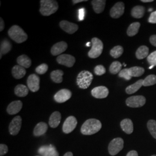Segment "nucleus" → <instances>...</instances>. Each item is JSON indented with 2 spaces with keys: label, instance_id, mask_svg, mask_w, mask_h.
Wrapping results in <instances>:
<instances>
[{
  "label": "nucleus",
  "instance_id": "f257e3e1",
  "mask_svg": "<svg viewBox=\"0 0 156 156\" xmlns=\"http://www.w3.org/2000/svg\"><path fill=\"white\" fill-rule=\"evenodd\" d=\"M102 127L100 121L95 119H90L83 124L81 133L83 135H90L98 133Z\"/></svg>",
  "mask_w": 156,
  "mask_h": 156
},
{
  "label": "nucleus",
  "instance_id": "f03ea898",
  "mask_svg": "<svg viewBox=\"0 0 156 156\" xmlns=\"http://www.w3.org/2000/svg\"><path fill=\"white\" fill-rule=\"evenodd\" d=\"M39 11L45 16H48L56 13L58 9V5L55 0H41Z\"/></svg>",
  "mask_w": 156,
  "mask_h": 156
},
{
  "label": "nucleus",
  "instance_id": "7ed1b4c3",
  "mask_svg": "<svg viewBox=\"0 0 156 156\" xmlns=\"http://www.w3.org/2000/svg\"><path fill=\"white\" fill-rule=\"evenodd\" d=\"M8 35L13 41L17 44L23 43L28 38L27 34L24 31L22 28L17 25H14L9 28Z\"/></svg>",
  "mask_w": 156,
  "mask_h": 156
},
{
  "label": "nucleus",
  "instance_id": "20e7f679",
  "mask_svg": "<svg viewBox=\"0 0 156 156\" xmlns=\"http://www.w3.org/2000/svg\"><path fill=\"white\" fill-rule=\"evenodd\" d=\"M93 75L88 71H82L78 74L76 83L79 88L82 89H87L91 84Z\"/></svg>",
  "mask_w": 156,
  "mask_h": 156
},
{
  "label": "nucleus",
  "instance_id": "39448f33",
  "mask_svg": "<svg viewBox=\"0 0 156 156\" xmlns=\"http://www.w3.org/2000/svg\"><path fill=\"white\" fill-rule=\"evenodd\" d=\"M91 44L92 47L89 51L88 56L90 58H96L101 55L104 48V45L100 39L97 38H93L91 39Z\"/></svg>",
  "mask_w": 156,
  "mask_h": 156
},
{
  "label": "nucleus",
  "instance_id": "423d86ee",
  "mask_svg": "<svg viewBox=\"0 0 156 156\" xmlns=\"http://www.w3.org/2000/svg\"><path fill=\"white\" fill-rule=\"evenodd\" d=\"M124 147V140L121 138H116L112 140L108 146L109 153L111 156H115L122 151Z\"/></svg>",
  "mask_w": 156,
  "mask_h": 156
},
{
  "label": "nucleus",
  "instance_id": "0eeeda50",
  "mask_svg": "<svg viewBox=\"0 0 156 156\" xmlns=\"http://www.w3.org/2000/svg\"><path fill=\"white\" fill-rule=\"evenodd\" d=\"M146 98L142 95L131 96L126 100V105L131 108H140L146 103Z\"/></svg>",
  "mask_w": 156,
  "mask_h": 156
},
{
  "label": "nucleus",
  "instance_id": "6e6552de",
  "mask_svg": "<svg viewBox=\"0 0 156 156\" xmlns=\"http://www.w3.org/2000/svg\"><path fill=\"white\" fill-rule=\"evenodd\" d=\"M77 120L74 116H69L64 122L62 126V131L66 134H69L74 130L77 125Z\"/></svg>",
  "mask_w": 156,
  "mask_h": 156
},
{
  "label": "nucleus",
  "instance_id": "1a4fd4ad",
  "mask_svg": "<svg viewBox=\"0 0 156 156\" xmlns=\"http://www.w3.org/2000/svg\"><path fill=\"white\" fill-rule=\"evenodd\" d=\"M22 127V118L17 116L13 119L9 126V133L12 135H16L19 133Z\"/></svg>",
  "mask_w": 156,
  "mask_h": 156
},
{
  "label": "nucleus",
  "instance_id": "9d476101",
  "mask_svg": "<svg viewBox=\"0 0 156 156\" xmlns=\"http://www.w3.org/2000/svg\"><path fill=\"white\" fill-rule=\"evenodd\" d=\"M28 88L32 92H37L40 88V79L35 74H31L28 76L27 81Z\"/></svg>",
  "mask_w": 156,
  "mask_h": 156
},
{
  "label": "nucleus",
  "instance_id": "9b49d317",
  "mask_svg": "<svg viewBox=\"0 0 156 156\" xmlns=\"http://www.w3.org/2000/svg\"><path fill=\"white\" fill-rule=\"evenodd\" d=\"M57 62L67 67H73L75 62V58L70 55H61L57 58Z\"/></svg>",
  "mask_w": 156,
  "mask_h": 156
},
{
  "label": "nucleus",
  "instance_id": "f8f14e48",
  "mask_svg": "<svg viewBox=\"0 0 156 156\" xmlns=\"http://www.w3.org/2000/svg\"><path fill=\"white\" fill-rule=\"evenodd\" d=\"M72 96V93L68 89H62L58 91L54 96V99L57 102L63 103L69 100Z\"/></svg>",
  "mask_w": 156,
  "mask_h": 156
},
{
  "label": "nucleus",
  "instance_id": "ddd939ff",
  "mask_svg": "<svg viewBox=\"0 0 156 156\" xmlns=\"http://www.w3.org/2000/svg\"><path fill=\"white\" fill-rule=\"evenodd\" d=\"M124 4L122 2H117L110 11V15L112 18L118 19L122 16L124 12Z\"/></svg>",
  "mask_w": 156,
  "mask_h": 156
},
{
  "label": "nucleus",
  "instance_id": "4468645a",
  "mask_svg": "<svg viewBox=\"0 0 156 156\" xmlns=\"http://www.w3.org/2000/svg\"><path fill=\"white\" fill-rule=\"evenodd\" d=\"M38 153L41 156H59L56 147L51 145L41 146L38 150Z\"/></svg>",
  "mask_w": 156,
  "mask_h": 156
},
{
  "label": "nucleus",
  "instance_id": "2eb2a0df",
  "mask_svg": "<svg viewBox=\"0 0 156 156\" xmlns=\"http://www.w3.org/2000/svg\"><path fill=\"white\" fill-rule=\"evenodd\" d=\"M60 26L62 30L69 34L75 33L79 28L78 25L67 20H62L60 23Z\"/></svg>",
  "mask_w": 156,
  "mask_h": 156
},
{
  "label": "nucleus",
  "instance_id": "dca6fc26",
  "mask_svg": "<svg viewBox=\"0 0 156 156\" xmlns=\"http://www.w3.org/2000/svg\"><path fill=\"white\" fill-rule=\"evenodd\" d=\"M109 94V90L105 86H98L91 90V95L96 98H105Z\"/></svg>",
  "mask_w": 156,
  "mask_h": 156
},
{
  "label": "nucleus",
  "instance_id": "f3484780",
  "mask_svg": "<svg viewBox=\"0 0 156 156\" xmlns=\"http://www.w3.org/2000/svg\"><path fill=\"white\" fill-rule=\"evenodd\" d=\"M67 48L68 45L66 42H59L51 47V53L53 56L60 55L67 50Z\"/></svg>",
  "mask_w": 156,
  "mask_h": 156
},
{
  "label": "nucleus",
  "instance_id": "a211bd4d",
  "mask_svg": "<svg viewBox=\"0 0 156 156\" xmlns=\"http://www.w3.org/2000/svg\"><path fill=\"white\" fill-rule=\"evenodd\" d=\"M22 106L23 103L21 101H15L12 102L7 107L6 111L9 115H15L21 111Z\"/></svg>",
  "mask_w": 156,
  "mask_h": 156
},
{
  "label": "nucleus",
  "instance_id": "6ab92c4d",
  "mask_svg": "<svg viewBox=\"0 0 156 156\" xmlns=\"http://www.w3.org/2000/svg\"><path fill=\"white\" fill-rule=\"evenodd\" d=\"M120 126L123 131L126 134H132L134 131L133 123L129 119H125L123 120L120 123Z\"/></svg>",
  "mask_w": 156,
  "mask_h": 156
},
{
  "label": "nucleus",
  "instance_id": "aec40b11",
  "mask_svg": "<svg viewBox=\"0 0 156 156\" xmlns=\"http://www.w3.org/2000/svg\"><path fill=\"white\" fill-rule=\"evenodd\" d=\"M62 119V115L59 112H53L49 118V124L51 128H56L60 124Z\"/></svg>",
  "mask_w": 156,
  "mask_h": 156
},
{
  "label": "nucleus",
  "instance_id": "412c9836",
  "mask_svg": "<svg viewBox=\"0 0 156 156\" xmlns=\"http://www.w3.org/2000/svg\"><path fill=\"white\" fill-rule=\"evenodd\" d=\"M12 74L13 76L16 79H20L23 78L26 74V68L17 65L13 67L12 69Z\"/></svg>",
  "mask_w": 156,
  "mask_h": 156
},
{
  "label": "nucleus",
  "instance_id": "4be33fe9",
  "mask_svg": "<svg viewBox=\"0 0 156 156\" xmlns=\"http://www.w3.org/2000/svg\"><path fill=\"white\" fill-rule=\"evenodd\" d=\"M106 4L105 0H93L91 1L93 8L96 13H101L104 11Z\"/></svg>",
  "mask_w": 156,
  "mask_h": 156
},
{
  "label": "nucleus",
  "instance_id": "5701e85b",
  "mask_svg": "<svg viewBox=\"0 0 156 156\" xmlns=\"http://www.w3.org/2000/svg\"><path fill=\"white\" fill-rule=\"evenodd\" d=\"M48 124L44 122H40L37 124L34 129V135L36 136H41L46 133L48 130Z\"/></svg>",
  "mask_w": 156,
  "mask_h": 156
},
{
  "label": "nucleus",
  "instance_id": "b1692460",
  "mask_svg": "<svg viewBox=\"0 0 156 156\" xmlns=\"http://www.w3.org/2000/svg\"><path fill=\"white\" fill-rule=\"evenodd\" d=\"M17 62L19 66L24 68H28L31 66V60L30 58L25 55L18 57L17 58Z\"/></svg>",
  "mask_w": 156,
  "mask_h": 156
},
{
  "label": "nucleus",
  "instance_id": "393cba45",
  "mask_svg": "<svg viewBox=\"0 0 156 156\" xmlns=\"http://www.w3.org/2000/svg\"><path fill=\"white\" fill-rule=\"evenodd\" d=\"M12 45L11 42L8 39H4L1 42L0 46V57L1 58L4 55L8 53L11 50Z\"/></svg>",
  "mask_w": 156,
  "mask_h": 156
},
{
  "label": "nucleus",
  "instance_id": "a878e982",
  "mask_svg": "<svg viewBox=\"0 0 156 156\" xmlns=\"http://www.w3.org/2000/svg\"><path fill=\"white\" fill-rule=\"evenodd\" d=\"M143 82H144V80L140 79L133 84H131L128 86L126 89V92L128 94H134L143 86Z\"/></svg>",
  "mask_w": 156,
  "mask_h": 156
},
{
  "label": "nucleus",
  "instance_id": "bb28decb",
  "mask_svg": "<svg viewBox=\"0 0 156 156\" xmlns=\"http://www.w3.org/2000/svg\"><path fill=\"white\" fill-rule=\"evenodd\" d=\"M145 12V8L144 6H135L131 10V15L134 18L140 19L144 16Z\"/></svg>",
  "mask_w": 156,
  "mask_h": 156
},
{
  "label": "nucleus",
  "instance_id": "cd10ccee",
  "mask_svg": "<svg viewBox=\"0 0 156 156\" xmlns=\"http://www.w3.org/2000/svg\"><path fill=\"white\" fill-rule=\"evenodd\" d=\"M28 88L25 85L18 84L15 88V94L17 97H24L28 94Z\"/></svg>",
  "mask_w": 156,
  "mask_h": 156
},
{
  "label": "nucleus",
  "instance_id": "c85d7f7f",
  "mask_svg": "<svg viewBox=\"0 0 156 156\" xmlns=\"http://www.w3.org/2000/svg\"><path fill=\"white\" fill-rule=\"evenodd\" d=\"M64 75V72L60 70L57 69L52 71L50 73V78L52 80L53 82L56 83H60L62 82V76Z\"/></svg>",
  "mask_w": 156,
  "mask_h": 156
},
{
  "label": "nucleus",
  "instance_id": "c756f323",
  "mask_svg": "<svg viewBox=\"0 0 156 156\" xmlns=\"http://www.w3.org/2000/svg\"><path fill=\"white\" fill-rule=\"evenodd\" d=\"M149 49L146 46H141L137 49L136 51V57L138 59L142 60L148 57Z\"/></svg>",
  "mask_w": 156,
  "mask_h": 156
},
{
  "label": "nucleus",
  "instance_id": "7c9ffc66",
  "mask_svg": "<svg viewBox=\"0 0 156 156\" xmlns=\"http://www.w3.org/2000/svg\"><path fill=\"white\" fill-rule=\"evenodd\" d=\"M140 24L139 22H135L130 24L128 27L127 34L129 37H133L136 35L140 30Z\"/></svg>",
  "mask_w": 156,
  "mask_h": 156
},
{
  "label": "nucleus",
  "instance_id": "2f4dec72",
  "mask_svg": "<svg viewBox=\"0 0 156 156\" xmlns=\"http://www.w3.org/2000/svg\"><path fill=\"white\" fill-rule=\"evenodd\" d=\"M128 71L131 77H140L145 73V69L140 67H131L128 68Z\"/></svg>",
  "mask_w": 156,
  "mask_h": 156
},
{
  "label": "nucleus",
  "instance_id": "473e14b6",
  "mask_svg": "<svg viewBox=\"0 0 156 156\" xmlns=\"http://www.w3.org/2000/svg\"><path fill=\"white\" fill-rule=\"evenodd\" d=\"M123 51H124V49L123 47L118 45V46H115L110 51V55L112 57L115 58H117L123 55Z\"/></svg>",
  "mask_w": 156,
  "mask_h": 156
},
{
  "label": "nucleus",
  "instance_id": "72a5a7b5",
  "mask_svg": "<svg viewBox=\"0 0 156 156\" xmlns=\"http://www.w3.org/2000/svg\"><path fill=\"white\" fill-rule=\"evenodd\" d=\"M122 64L119 62H113L109 67V71L112 74H117L121 71Z\"/></svg>",
  "mask_w": 156,
  "mask_h": 156
},
{
  "label": "nucleus",
  "instance_id": "f704fd0d",
  "mask_svg": "<svg viewBox=\"0 0 156 156\" xmlns=\"http://www.w3.org/2000/svg\"><path fill=\"white\" fill-rule=\"evenodd\" d=\"M147 128L151 135L156 140V121L154 120H151L147 122Z\"/></svg>",
  "mask_w": 156,
  "mask_h": 156
},
{
  "label": "nucleus",
  "instance_id": "c9c22d12",
  "mask_svg": "<svg viewBox=\"0 0 156 156\" xmlns=\"http://www.w3.org/2000/svg\"><path fill=\"white\" fill-rule=\"evenodd\" d=\"M156 84V75H150L144 80L143 86H150Z\"/></svg>",
  "mask_w": 156,
  "mask_h": 156
},
{
  "label": "nucleus",
  "instance_id": "e433bc0d",
  "mask_svg": "<svg viewBox=\"0 0 156 156\" xmlns=\"http://www.w3.org/2000/svg\"><path fill=\"white\" fill-rule=\"evenodd\" d=\"M48 66L46 64H42L36 68L35 72L38 74H44L48 71Z\"/></svg>",
  "mask_w": 156,
  "mask_h": 156
},
{
  "label": "nucleus",
  "instance_id": "4c0bfd02",
  "mask_svg": "<svg viewBox=\"0 0 156 156\" xmlns=\"http://www.w3.org/2000/svg\"><path fill=\"white\" fill-rule=\"evenodd\" d=\"M119 77L124 78L127 80H129L132 78L129 73V71L127 68H124L121 70V71L119 73Z\"/></svg>",
  "mask_w": 156,
  "mask_h": 156
},
{
  "label": "nucleus",
  "instance_id": "58836bf2",
  "mask_svg": "<svg viewBox=\"0 0 156 156\" xmlns=\"http://www.w3.org/2000/svg\"><path fill=\"white\" fill-rule=\"evenodd\" d=\"M147 62L151 66H156V50L150 54L147 58Z\"/></svg>",
  "mask_w": 156,
  "mask_h": 156
},
{
  "label": "nucleus",
  "instance_id": "ea45409f",
  "mask_svg": "<svg viewBox=\"0 0 156 156\" xmlns=\"http://www.w3.org/2000/svg\"><path fill=\"white\" fill-rule=\"evenodd\" d=\"M106 73V69L102 65H98L95 67L94 73L98 76H101Z\"/></svg>",
  "mask_w": 156,
  "mask_h": 156
},
{
  "label": "nucleus",
  "instance_id": "a19ab883",
  "mask_svg": "<svg viewBox=\"0 0 156 156\" xmlns=\"http://www.w3.org/2000/svg\"><path fill=\"white\" fill-rule=\"evenodd\" d=\"M8 151V146L4 144L0 145V156H4L7 153Z\"/></svg>",
  "mask_w": 156,
  "mask_h": 156
},
{
  "label": "nucleus",
  "instance_id": "79ce46f5",
  "mask_svg": "<svg viewBox=\"0 0 156 156\" xmlns=\"http://www.w3.org/2000/svg\"><path fill=\"white\" fill-rule=\"evenodd\" d=\"M148 22L151 23H153V24H156V11L153 12L152 13H151V15L148 19Z\"/></svg>",
  "mask_w": 156,
  "mask_h": 156
},
{
  "label": "nucleus",
  "instance_id": "37998d69",
  "mask_svg": "<svg viewBox=\"0 0 156 156\" xmlns=\"http://www.w3.org/2000/svg\"><path fill=\"white\" fill-rule=\"evenodd\" d=\"M85 10L84 8L80 9L79 10V20L80 21H82L84 19V12Z\"/></svg>",
  "mask_w": 156,
  "mask_h": 156
},
{
  "label": "nucleus",
  "instance_id": "c03bdc74",
  "mask_svg": "<svg viewBox=\"0 0 156 156\" xmlns=\"http://www.w3.org/2000/svg\"><path fill=\"white\" fill-rule=\"evenodd\" d=\"M150 42L151 44L156 47V35H153L150 37Z\"/></svg>",
  "mask_w": 156,
  "mask_h": 156
},
{
  "label": "nucleus",
  "instance_id": "a18cd8bd",
  "mask_svg": "<svg viewBox=\"0 0 156 156\" xmlns=\"http://www.w3.org/2000/svg\"><path fill=\"white\" fill-rule=\"evenodd\" d=\"M126 156H138V154L136 151H131L128 152Z\"/></svg>",
  "mask_w": 156,
  "mask_h": 156
},
{
  "label": "nucleus",
  "instance_id": "49530a36",
  "mask_svg": "<svg viewBox=\"0 0 156 156\" xmlns=\"http://www.w3.org/2000/svg\"><path fill=\"white\" fill-rule=\"evenodd\" d=\"M0 31H2L5 27V23L4 22V20L2 19V17L0 18Z\"/></svg>",
  "mask_w": 156,
  "mask_h": 156
},
{
  "label": "nucleus",
  "instance_id": "de8ad7c7",
  "mask_svg": "<svg viewBox=\"0 0 156 156\" xmlns=\"http://www.w3.org/2000/svg\"><path fill=\"white\" fill-rule=\"evenodd\" d=\"M84 1H87V0H73V4H77L79 2H82Z\"/></svg>",
  "mask_w": 156,
  "mask_h": 156
},
{
  "label": "nucleus",
  "instance_id": "09e8293b",
  "mask_svg": "<svg viewBox=\"0 0 156 156\" xmlns=\"http://www.w3.org/2000/svg\"><path fill=\"white\" fill-rule=\"evenodd\" d=\"M64 156H73V154L72 152H67Z\"/></svg>",
  "mask_w": 156,
  "mask_h": 156
},
{
  "label": "nucleus",
  "instance_id": "8fccbe9b",
  "mask_svg": "<svg viewBox=\"0 0 156 156\" xmlns=\"http://www.w3.org/2000/svg\"><path fill=\"white\" fill-rule=\"evenodd\" d=\"M141 1L142 2H153V0H142Z\"/></svg>",
  "mask_w": 156,
  "mask_h": 156
},
{
  "label": "nucleus",
  "instance_id": "3c124183",
  "mask_svg": "<svg viewBox=\"0 0 156 156\" xmlns=\"http://www.w3.org/2000/svg\"><path fill=\"white\" fill-rule=\"evenodd\" d=\"M86 45L87 46H90V45H91V44H90V42H87V44Z\"/></svg>",
  "mask_w": 156,
  "mask_h": 156
},
{
  "label": "nucleus",
  "instance_id": "603ef678",
  "mask_svg": "<svg viewBox=\"0 0 156 156\" xmlns=\"http://www.w3.org/2000/svg\"><path fill=\"white\" fill-rule=\"evenodd\" d=\"M152 11H153V9H152V8H151V9H149V12Z\"/></svg>",
  "mask_w": 156,
  "mask_h": 156
},
{
  "label": "nucleus",
  "instance_id": "864d4df0",
  "mask_svg": "<svg viewBox=\"0 0 156 156\" xmlns=\"http://www.w3.org/2000/svg\"><path fill=\"white\" fill-rule=\"evenodd\" d=\"M123 65H124V67H126V64H124H124H123Z\"/></svg>",
  "mask_w": 156,
  "mask_h": 156
},
{
  "label": "nucleus",
  "instance_id": "5fc2aeb1",
  "mask_svg": "<svg viewBox=\"0 0 156 156\" xmlns=\"http://www.w3.org/2000/svg\"><path fill=\"white\" fill-rule=\"evenodd\" d=\"M156 156V155H153V156Z\"/></svg>",
  "mask_w": 156,
  "mask_h": 156
},
{
  "label": "nucleus",
  "instance_id": "6e6d98bb",
  "mask_svg": "<svg viewBox=\"0 0 156 156\" xmlns=\"http://www.w3.org/2000/svg\"></svg>",
  "mask_w": 156,
  "mask_h": 156
}]
</instances>
